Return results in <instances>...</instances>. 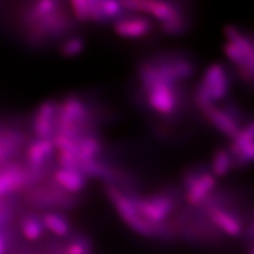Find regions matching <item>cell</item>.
<instances>
[{
  "mask_svg": "<svg viewBox=\"0 0 254 254\" xmlns=\"http://www.w3.org/2000/svg\"><path fill=\"white\" fill-rule=\"evenodd\" d=\"M22 20L27 39L35 45L62 36L73 27V22L63 3L54 0L34 2L25 10Z\"/></svg>",
  "mask_w": 254,
  "mask_h": 254,
  "instance_id": "6da1fadb",
  "label": "cell"
},
{
  "mask_svg": "<svg viewBox=\"0 0 254 254\" xmlns=\"http://www.w3.org/2000/svg\"><path fill=\"white\" fill-rule=\"evenodd\" d=\"M95 119L89 104L81 97L71 95L58 104L56 135L73 140L94 132Z\"/></svg>",
  "mask_w": 254,
  "mask_h": 254,
  "instance_id": "7a4b0ae2",
  "label": "cell"
},
{
  "mask_svg": "<svg viewBox=\"0 0 254 254\" xmlns=\"http://www.w3.org/2000/svg\"><path fill=\"white\" fill-rule=\"evenodd\" d=\"M104 191L117 211L120 218L136 234L148 237H160L170 235V230L166 224H152L139 216L131 194L109 184L104 186Z\"/></svg>",
  "mask_w": 254,
  "mask_h": 254,
  "instance_id": "3957f363",
  "label": "cell"
},
{
  "mask_svg": "<svg viewBox=\"0 0 254 254\" xmlns=\"http://www.w3.org/2000/svg\"><path fill=\"white\" fill-rule=\"evenodd\" d=\"M231 76L224 65H209L195 90L194 99L197 107L201 109L210 104L224 100L231 91Z\"/></svg>",
  "mask_w": 254,
  "mask_h": 254,
  "instance_id": "277c9868",
  "label": "cell"
},
{
  "mask_svg": "<svg viewBox=\"0 0 254 254\" xmlns=\"http://www.w3.org/2000/svg\"><path fill=\"white\" fill-rule=\"evenodd\" d=\"M139 216L146 221L161 225L176 208V199L170 191H156L145 196L131 194Z\"/></svg>",
  "mask_w": 254,
  "mask_h": 254,
  "instance_id": "5b68a950",
  "label": "cell"
},
{
  "mask_svg": "<svg viewBox=\"0 0 254 254\" xmlns=\"http://www.w3.org/2000/svg\"><path fill=\"white\" fill-rule=\"evenodd\" d=\"M149 108L161 116L171 117L179 112L183 102V92L179 84L154 82L142 90Z\"/></svg>",
  "mask_w": 254,
  "mask_h": 254,
  "instance_id": "8992f818",
  "label": "cell"
},
{
  "mask_svg": "<svg viewBox=\"0 0 254 254\" xmlns=\"http://www.w3.org/2000/svg\"><path fill=\"white\" fill-rule=\"evenodd\" d=\"M182 180L187 201L194 207L203 205L214 193L217 186L216 177L203 166H194L187 169Z\"/></svg>",
  "mask_w": 254,
  "mask_h": 254,
  "instance_id": "52a82bcc",
  "label": "cell"
},
{
  "mask_svg": "<svg viewBox=\"0 0 254 254\" xmlns=\"http://www.w3.org/2000/svg\"><path fill=\"white\" fill-rule=\"evenodd\" d=\"M205 215L213 226L231 237L241 236L244 230L242 218L239 213L224 204L222 196H215L214 193L203 204Z\"/></svg>",
  "mask_w": 254,
  "mask_h": 254,
  "instance_id": "ba28073f",
  "label": "cell"
},
{
  "mask_svg": "<svg viewBox=\"0 0 254 254\" xmlns=\"http://www.w3.org/2000/svg\"><path fill=\"white\" fill-rule=\"evenodd\" d=\"M200 110L213 127L231 139H234L246 126H243L239 109L231 104L225 106L210 104Z\"/></svg>",
  "mask_w": 254,
  "mask_h": 254,
  "instance_id": "9c48e42d",
  "label": "cell"
},
{
  "mask_svg": "<svg viewBox=\"0 0 254 254\" xmlns=\"http://www.w3.org/2000/svg\"><path fill=\"white\" fill-rule=\"evenodd\" d=\"M254 126L253 122L247 124L239 134L232 139L229 152L234 166L246 167L253 163L254 158Z\"/></svg>",
  "mask_w": 254,
  "mask_h": 254,
  "instance_id": "30bf717a",
  "label": "cell"
},
{
  "mask_svg": "<svg viewBox=\"0 0 254 254\" xmlns=\"http://www.w3.org/2000/svg\"><path fill=\"white\" fill-rule=\"evenodd\" d=\"M58 103L46 101L38 107L32 120V131L37 138L52 140L56 136Z\"/></svg>",
  "mask_w": 254,
  "mask_h": 254,
  "instance_id": "8fae6325",
  "label": "cell"
},
{
  "mask_svg": "<svg viewBox=\"0 0 254 254\" xmlns=\"http://www.w3.org/2000/svg\"><path fill=\"white\" fill-rule=\"evenodd\" d=\"M52 140L36 138L31 141L27 150V168L32 171L48 173L55 154Z\"/></svg>",
  "mask_w": 254,
  "mask_h": 254,
  "instance_id": "7c38bea8",
  "label": "cell"
},
{
  "mask_svg": "<svg viewBox=\"0 0 254 254\" xmlns=\"http://www.w3.org/2000/svg\"><path fill=\"white\" fill-rule=\"evenodd\" d=\"M113 28L118 36L126 39H138L145 37L154 29L151 19L143 15H123L115 21Z\"/></svg>",
  "mask_w": 254,
  "mask_h": 254,
  "instance_id": "4fadbf2b",
  "label": "cell"
},
{
  "mask_svg": "<svg viewBox=\"0 0 254 254\" xmlns=\"http://www.w3.org/2000/svg\"><path fill=\"white\" fill-rule=\"evenodd\" d=\"M88 22L109 23L123 16L124 8L121 3L111 0H87Z\"/></svg>",
  "mask_w": 254,
  "mask_h": 254,
  "instance_id": "5bb4252c",
  "label": "cell"
},
{
  "mask_svg": "<svg viewBox=\"0 0 254 254\" xmlns=\"http://www.w3.org/2000/svg\"><path fill=\"white\" fill-rule=\"evenodd\" d=\"M54 182L60 189L72 194L85 190L88 185V178L78 170L59 168L54 172Z\"/></svg>",
  "mask_w": 254,
  "mask_h": 254,
  "instance_id": "9a60e30c",
  "label": "cell"
},
{
  "mask_svg": "<svg viewBox=\"0 0 254 254\" xmlns=\"http://www.w3.org/2000/svg\"><path fill=\"white\" fill-rule=\"evenodd\" d=\"M76 158L79 164L101 158L104 151V144L96 132H92L80 136L76 139ZM78 169V167H77Z\"/></svg>",
  "mask_w": 254,
  "mask_h": 254,
  "instance_id": "2e32d148",
  "label": "cell"
},
{
  "mask_svg": "<svg viewBox=\"0 0 254 254\" xmlns=\"http://www.w3.org/2000/svg\"><path fill=\"white\" fill-rule=\"evenodd\" d=\"M234 166L230 152L225 149L215 151L211 161V173L215 177L226 176Z\"/></svg>",
  "mask_w": 254,
  "mask_h": 254,
  "instance_id": "e0dca14e",
  "label": "cell"
},
{
  "mask_svg": "<svg viewBox=\"0 0 254 254\" xmlns=\"http://www.w3.org/2000/svg\"><path fill=\"white\" fill-rule=\"evenodd\" d=\"M43 222L44 225L56 236H66L71 230L69 220L59 213H47L43 218Z\"/></svg>",
  "mask_w": 254,
  "mask_h": 254,
  "instance_id": "ac0fdd59",
  "label": "cell"
},
{
  "mask_svg": "<svg viewBox=\"0 0 254 254\" xmlns=\"http://www.w3.org/2000/svg\"><path fill=\"white\" fill-rule=\"evenodd\" d=\"M86 46L85 40L80 36L67 38L60 47V52L65 58H74L81 54Z\"/></svg>",
  "mask_w": 254,
  "mask_h": 254,
  "instance_id": "d6986e66",
  "label": "cell"
},
{
  "mask_svg": "<svg viewBox=\"0 0 254 254\" xmlns=\"http://www.w3.org/2000/svg\"><path fill=\"white\" fill-rule=\"evenodd\" d=\"M189 28V21L184 13L176 18L161 23V29L168 35L177 36L185 33Z\"/></svg>",
  "mask_w": 254,
  "mask_h": 254,
  "instance_id": "ffe728a7",
  "label": "cell"
},
{
  "mask_svg": "<svg viewBox=\"0 0 254 254\" xmlns=\"http://www.w3.org/2000/svg\"><path fill=\"white\" fill-rule=\"evenodd\" d=\"M22 231L27 239L30 241H35L43 235L44 227L41 221H39L37 218L28 217L25 218L22 223Z\"/></svg>",
  "mask_w": 254,
  "mask_h": 254,
  "instance_id": "44dd1931",
  "label": "cell"
},
{
  "mask_svg": "<svg viewBox=\"0 0 254 254\" xmlns=\"http://www.w3.org/2000/svg\"><path fill=\"white\" fill-rule=\"evenodd\" d=\"M66 254H91L90 243L85 238H77L66 248Z\"/></svg>",
  "mask_w": 254,
  "mask_h": 254,
  "instance_id": "7402d4cb",
  "label": "cell"
},
{
  "mask_svg": "<svg viewBox=\"0 0 254 254\" xmlns=\"http://www.w3.org/2000/svg\"><path fill=\"white\" fill-rule=\"evenodd\" d=\"M7 159H8V156L4 153V151L0 148V162L5 161V160H7Z\"/></svg>",
  "mask_w": 254,
  "mask_h": 254,
  "instance_id": "603a6c76",
  "label": "cell"
},
{
  "mask_svg": "<svg viewBox=\"0 0 254 254\" xmlns=\"http://www.w3.org/2000/svg\"><path fill=\"white\" fill-rule=\"evenodd\" d=\"M4 248H5V243L3 237L0 236V254H4Z\"/></svg>",
  "mask_w": 254,
  "mask_h": 254,
  "instance_id": "cb8c5ba5",
  "label": "cell"
},
{
  "mask_svg": "<svg viewBox=\"0 0 254 254\" xmlns=\"http://www.w3.org/2000/svg\"><path fill=\"white\" fill-rule=\"evenodd\" d=\"M253 254V253H252V254Z\"/></svg>",
  "mask_w": 254,
  "mask_h": 254,
  "instance_id": "d4e9b609",
  "label": "cell"
}]
</instances>
